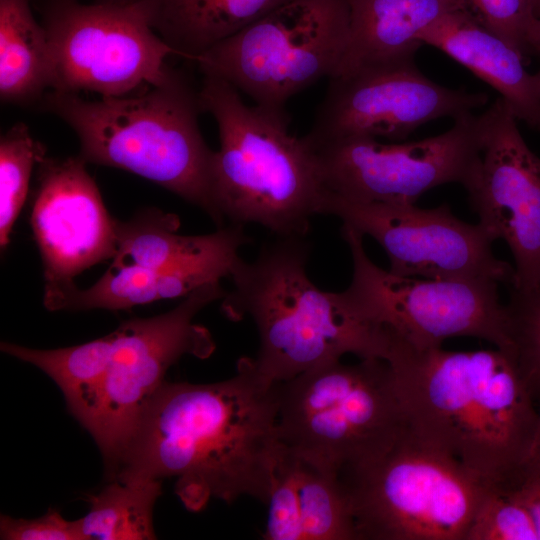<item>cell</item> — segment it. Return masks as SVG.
I'll list each match as a JSON object with an SVG mask.
<instances>
[{
    "instance_id": "cell-28",
    "label": "cell",
    "mask_w": 540,
    "mask_h": 540,
    "mask_svg": "<svg viewBox=\"0 0 540 540\" xmlns=\"http://www.w3.org/2000/svg\"><path fill=\"white\" fill-rule=\"evenodd\" d=\"M467 540H538L529 511L506 487H490Z\"/></svg>"
},
{
    "instance_id": "cell-4",
    "label": "cell",
    "mask_w": 540,
    "mask_h": 540,
    "mask_svg": "<svg viewBox=\"0 0 540 540\" xmlns=\"http://www.w3.org/2000/svg\"><path fill=\"white\" fill-rule=\"evenodd\" d=\"M42 107L69 125L87 163L120 168L203 209L219 226L211 194L214 151L199 128V90L175 71L163 84L89 101L49 91Z\"/></svg>"
},
{
    "instance_id": "cell-7",
    "label": "cell",
    "mask_w": 540,
    "mask_h": 540,
    "mask_svg": "<svg viewBox=\"0 0 540 540\" xmlns=\"http://www.w3.org/2000/svg\"><path fill=\"white\" fill-rule=\"evenodd\" d=\"M357 540H467L490 486L409 428L338 476Z\"/></svg>"
},
{
    "instance_id": "cell-32",
    "label": "cell",
    "mask_w": 540,
    "mask_h": 540,
    "mask_svg": "<svg viewBox=\"0 0 540 540\" xmlns=\"http://www.w3.org/2000/svg\"><path fill=\"white\" fill-rule=\"evenodd\" d=\"M521 478H540V401L538 402V423L534 440L516 480Z\"/></svg>"
},
{
    "instance_id": "cell-13",
    "label": "cell",
    "mask_w": 540,
    "mask_h": 540,
    "mask_svg": "<svg viewBox=\"0 0 540 540\" xmlns=\"http://www.w3.org/2000/svg\"><path fill=\"white\" fill-rule=\"evenodd\" d=\"M319 214L336 216L377 241L394 274L513 284L514 268L495 256L488 232L459 219L446 204L425 209L416 203L356 202L325 190Z\"/></svg>"
},
{
    "instance_id": "cell-18",
    "label": "cell",
    "mask_w": 540,
    "mask_h": 540,
    "mask_svg": "<svg viewBox=\"0 0 540 540\" xmlns=\"http://www.w3.org/2000/svg\"><path fill=\"white\" fill-rule=\"evenodd\" d=\"M417 40L444 52L505 100L518 120L540 130V76L505 40L462 10L448 12L422 30Z\"/></svg>"
},
{
    "instance_id": "cell-17",
    "label": "cell",
    "mask_w": 540,
    "mask_h": 540,
    "mask_svg": "<svg viewBox=\"0 0 540 540\" xmlns=\"http://www.w3.org/2000/svg\"><path fill=\"white\" fill-rule=\"evenodd\" d=\"M265 505V540H357L338 476L283 444Z\"/></svg>"
},
{
    "instance_id": "cell-1",
    "label": "cell",
    "mask_w": 540,
    "mask_h": 540,
    "mask_svg": "<svg viewBox=\"0 0 540 540\" xmlns=\"http://www.w3.org/2000/svg\"><path fill=\"white\" fill-rule=\"evenodd\" d=\"M278 383L253 358L214 383L165 381L145 407L113 479L175 478L191 512L212 499L266 503L282 447ZM112 479V480H113Z\"/></svg>"
},
{
    "instance_id": "cell-35",
    "label": "cell",
    "mask_w": 540,
    "mask_h": 540,
    "mask_svg": "<svg viewBox=\"0 0 540 540\" xmlns=\"http://www.w3.org/2000/svg\"><path fill=\"white\" fill-rule=\"evenodd\" d=\"M97 2H113V3H126L134 0H95Z\"/></svg>"
},
{
    "instance_id": "cell-29",
    "label": "cell",
    "mask_w": 540,
    "mask_h": 540,
    "mask_svg": "<svg viewBox=\"0 0 540 540\" xmlns=\"http://www.w3.org/2000/svg\"><path fill=\"white\" fill-rule=\"evenodd\" d=\"M461 10L499 36L525 59L532 55L531 35L537 21L533 0H459Z\"/></svg>"
},
{
    "instance_id": "cell-6",
    "label": "cell",
    "mask_w": 540,
    "mask_h": 540,
    "mask_svg": "<svg viewBox=\"0 0 540 540\" xmlns=\"http://www.w3.org/2000/svg\"><path fill=\"white\" fill-rule=\"evenodd\" d=\"M281 443L339 476L389 450L409 428L391 365H320L278 383Z\"/></svg>"
},
{
    "instance_id": "cell-25",
    "label": "cell",
    "mask_w": 540,
    "mask_h": 540,
    "mask_svg": "<svg viewBox=\"0 0 540 540\" xmlns=\"http://www.w3.org/2000/svg\"><path fill=\"white\" fill-rule=\"evenodd\" d=\"M161 481L113 479L89 496V510L77 519L83 540H151L157 538L153 509Z\"/></svg>"
},
{
    "instance_id": "cell-12",
    "label": "cell",
    "mask_w": 540,
    "mask_h": 540,
    "mask_svg": "<svg viewBox=\"0 0 540 540\" xmlns=\"http://www.w3.org/2000/svg\"><path fill=\"white\" fill-rule=\"evenodd\" d=\"M305 143L326 191L350 201L378 203L414 204L437 186H465L482 150L478 118L472 112L454 118L442 134L416 141L347 137Z\"/></svg>"
},
{
    "instance_id": "cell-30",
    "label": "cell",
    "mask_w": 540,
    "mask_h": 540,
    "mask_svg": "<svg viewBox=\"0 0 540 540\" xmlns=\"http://www.w3.org/2000/svg\"><path fill=\"white\" fill-rule=\"evenodd\" d=\"M2 540H83L77 520H67L60 512L49 510L33 518L0 517Z\"/></svg>"
},
{
    "instance_id": "cell-20",
    "label": "cell",
    "mask_w": 540,
    "mask_h": 540,
    "mask_svg": "<svg viewBox=\"0 0 540 540\" xmlns=\"http://www.w3.org/2000/svg\"><path fill=\"white\" fill-rule=\"evenodd\" d=\"M241 257L216 259L175 268H111L91 287L73 283L44 295L51 311L107 309L123 310L167 298L187 296L202 285L230 277Z\"/></svg>"
},
{
    "instance_id": "cell-31",
    "label": "cell",
    "mask_w": 540,
    "mask_h": 540,
    "mask_svg": "<svg viewBox=\"0 0 540 540\" xmlns=\"http://www.w3.org/2000/svg\"><path fill=\"white\" fill-rule=\"evenodd\" d=\"M500 487L508 488L529 511L540 540V478H521L511 485Z\"/></svg>"
},
{
    "instance_id": "cell-24",
    "label": "cell",
    "mask_w": 540,
    "mask_h": 540,
    "mask_svg": "<svg viewBox=\"0 0 540 540\" xmlns=\"http://www.w3.org/2000/svg\"><path fill=\"white\" fill-rule=\"evenodd\" d=\"M115 331L80 345L33 349L2 342L1 351L39 368L61 390L69 412L80 423L92 407L110 362Z\"/></svg>"
},
{
    "instance_id": "cell-14",
    "label": "cell",
    "mask_w": 540,
    "mask_h": 540,
    "mask_svg": "<svg viewBox=\"0 0 540 540\" xmlns=\"http://www.w3.org/2000/svg\"><path fill=\"white\" fill-rule=\"evenodd\" d=\"M488 100L486 93L451 89L430 80L414 59L369 66L329 78L303 139L311 143L347 137L403 141L429 121L473 112Z\"/></svg>"
},
{
    "instance_id": "cell-23",
    "label": "cell",
    "mask_w": 540,
    "mask_h": 540,
    "mask_svg": "<svg viewBox=\"0 0 540 540\" xmlns=\"http://www.w3.org/2000/svg\"><path fill=\"white\" fill-rule=\"evenodd\" d=\"M53 62L47 31L29 0H0V95L28 104L52 89Z\"/></svg>"
},
{
    "instance_id": "cell-10",
    "label": "cell",
    "mask_w": 540,
    "mask_h": 540,
    "mask_svg": "<svg viewBox=\"0 0 540 540\" xmlns=\"http://www.w3.org/2000/svg\"><path fill=\"white\" fill-rule=\"evenodd\" d=\"M220 282L200 286L170 311L133 318L115 330L113 350L97 397L80 424L91 434L112 480L140 417L184 355L205 359L215 350L209 330L194 322L208 304L223 299Z\"/></svg>"
},
{
    "instance_id": "cell-16",
    "label": "cell",
    "mask_w": 540,
    "mask_h": 540,
    "mask_svg": "<svg viewBox=\"0 0 540 540\" xmlns=\"http://www.w3.org/2000/svg\"><path fill=\"white\" fill-rule=\"evenodd\" d=\"M81 157L39 162L31 226L44 266V294L59 291L87 268L113 259L118 221L108 213Z\"/></svg>"
},
{
    "instance_id": "cell-2",
    "label": "cell",
    "mask_w": 540,
    "mask_h": 540,
    "mask_svg": "<svg viewBox=\"0 0 540 540\" xmlns=\"http://www.w3.org/2000/svg\"><path fill=\"white\" fill-rule=\"evenodd\" d=\"M387 362L415 435L490 487L515 481L534 440L538 404L507 352L420 350L396 337Z\"/></svg>"
},
{
    "instance_id": "cell-3",
    "label": "cell",
    "mask_w": 540,
    "mask_h": 540,
    "mask_svg": "<svg viewBox=\"0 0 540 540\" xmlns=\"http://www.w3.org/2000/svg\"><path fill=\"white\" fill-rule=\"evenodd\" d=\"M305 237H278L255 260L240 258L221 309L230 320L251 318L259 336L253 358L267 380L279 383L346 354L388 360L395 336L361 315L342 292L319 289L308 277Z\"/></svg>"
},
{
    "instance_id": "cell-5",
    "label": "cell",
    "mask_w": 540,
    "mask_h": 540,
    "mask_svg": "<svg viewBox=\"0 0 540 540\" xmlns=\"http://www.w3.org/2000/svg\"><path fill=\"white\" fill-rule=\"evenodd\" d=\"M199 99L218 126L211 194L221 226L228 218L277 237H306L325 188L311 149L289 133L286 110L249 106L214 76L204 75Z\"/></svg>"
},
{
    "instance_id": "cell-15",
    "label": "cell",
    "mask_w": 540,
    "mask_h": 540,
    "mask_svg": "<svg viewBox=\"0 0 540 540\" xmlns=\"http://www.w3.org/2000/svg\"><path fill=\"white\" fill-rule=\"evenodd\" d=\"M481 160L464 188L479 224L514 259L511 286L540 285V157L526 144L501 97L477 116Z\"/></svg>"
},
{
    "instance_id": "cell-33",
    "label": "cell",
    "mask_w": 540,
    "mask_h": 540,
    "mask_svg": "<svg viewBox=\"0 0 540 540\" xmlns=\"http://www.w3.org/2000/svg\"><path fill=\"white\" fill-rule=\"evenodd\" d=\"M531 49L533 54L540 55V18H537L531 35ZM540 76V69L537 71Z\"/></svg>"
},
{
    "instance_id": "cell-26",
    "label": "cell",
    "mask_w": 540,
    "mask_h": 540,
    "mask_svg": "<svg viewBox=\"0 0 540 540\" xmlns=\"http://www.w3.org/2000/svg\"><path fill=\"white\" fill-rule=\"evenodd\" d=\"M45 157L44 147L23 123L14 125L0 141V245L7 247L10 234L27 197L34 165Z\"/></svg>"
},
{
    "instance_id": "cell-19",
    "label": "cell",
    "mask_w": 540,
    "mask_h": 540,
    "mask_svg": "<svg viewBox=\"0 0 540 540\" xmlns=\"http://www.w3.org/2000/svg\"><path fill=\"white\" fill-rule=\"evenodd\" d=\"M348 6V41L333 76L414 59L422 46L418 34L444 14L461 10L459 0H348Z\"/></svg>"
},
{
    "instance_id": "cell-8",
    "label": "cell",
    "mask_w": 540,
    "mask_h": 540,
    "mask_svg": "<svg viewBox=\"0 0 540 540\" xmlns=\"http://www.w3.org/2000/svg\"><path fill=\"white\" fill-rule=\"evenodd\" d=\"M348 36V0H290L193 62L256 105L285 110L292 96L334 75Z\"/></svg>"
},
{
    "instance_id": "cell-21",
    "label": "cell",
    "mask_w": 540,
    "mask_h": 540,
    "mask_svg": "<svg viewBox=\"0 0 540 540\" xmlns=\"http://www.w3.org/2000/svg\"><path fill=\"white\" fill-rule=\"evenodd\" d=\"M178 227L175 215L160 211L147 212L127 222L118 221V247L110 267L165 269L234 259L251 242L241 224L198 236L179 235Z\"/></svg>"
},
{
    "instance_id": "cell-27",
    "label": "cell",
    "mask_w": 540,
    "mask_h": 540,
    "mask_svg": "<svg viewBox=\"0 0 540 540\" xmlns=\"http://www.w3.org/2000/svg\"><path fill=\"white\" fill-rule=\"evenodd\" d=\"M507 352L529 392L540 401V285L521 289L511 286L505 303Z\"/></svg>"
},
{
    "instance_id": "cell-9",
    "label": "cell",
    "mask_w": 540,
    "mask_h": 540,
    "mask_svg": "<svg viewBox=\"0 0 540 540\" xmlns=\"http://www.w3.org/2000/svg\"><path fill=\"white\" fill-rule=\"evenodd\" d=\"M42 15L53 91L124 96L163 84L176 71L166 59L178 54L155 31L149 0H46Z\"/></svg>"
},
{
    "instance_id": "cell-11",
    "label": "cell",
    "mask_w": 540,
    "mask_h": 540,
    "mask_svg": "<svg viewBox=\"0 0 540 540\" xmlns=\"http://www.w3.org/2000/svg\"><path fill=\"white\" fill-rule=\"evenodd\" d=\"M341 234L353 264L351 282L342 293L361 315L415 349L442 346L453 337H475L507 350L506 310L498 282L400 276L372 262L357 230L343 224Z\"/></svg>"
},
{
    "instance_id": "cell-22",
    "label": "cell",
    "mask_w": 540,
    "mask_h": 540,
    "mask_svg": "<svg viewBox=\"0 0 540 540\" xmlns=\"http://www.w3.org/2000/svg\"><path fill=\"white\" fill-rule=\"evenodd\" d=\"M290 0H149L155 31L193 61Z\"/></svg>"
},
{
    "instance_id": "cell-34",
    "label": "cell",
    "mask_w": 540,
    "mask_h": 540,
    "mask_svg": "<svg viewBox=\"0 0 540 540\" xmlns=\"http://www.w3.org/2000/svg\"><path fill=\"white\" fill-rule=\"evenodd\" d=\"M534 13L537 18H540V0H533Z\"/></svg>"
}]
</instances>
